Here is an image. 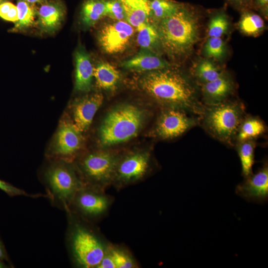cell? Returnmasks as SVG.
Instances as JSON below:
<instances>
[{
  "label": "cell",
  "instance_id": "1",
  "mask_svg": "<svg viewBox=\"0 0 268 268\" xmlns=\"http://www.w3.org/2000/svg\"><path fill=\"white\" fill-rule=\"evenodd\" d=\"M141 85L154 99L170 107L185 110L199 118L204 109L191 82L168 68L150 71L142 77Z\"/></svg>",
  "mask_w": 268,
  "mask_h": 268
},
{
  "label": "cell",
  "instance_id": "2",
  "mask_svg": "<svg viewBox=\"0 0 268 268\" xmlns=\"http://www.w3.org/2000/svg\"><path fill=\"white\" fill-rule=\"evenodd\" d=\"M66 243L71 261L80 268H97L110 243L93 223L67 211Z\"/></svg>",
  "mask_w": 268,
  "mask_h": 268
},
{
  "label": "cell",
  "instance_id": "3",
  "mask_svg": "<svg viewBox=\"0 0 268 268\" xmlns=\"http://www.w3.org/2000/svg\"><path fill=\"white\" fill-rule=\"evenodd\" d=\"M157 30L162 47L174 55L190 52L199 39L197 15L193 8L183 4L173 14L160 20Z\"/></svg>",
  "mask_w": 268,
  "mask_h": 268
},
{
  "label": "cell",
  "instance_id": "4",
  "mask_svg": "<svg viewBox=\"0 0 268 268\" xmlns=\"http://www.w3.org/2000/svg\"><path fill=\"white\" fill-rule=\"evenodd\" d=\"M245 117L243 103L238 101L226 100L216 105L205 106L200 117L199 124L214 138L233 146Z\"/></svg>",
  "mask_w": 268,
  "mask_h": 268
},
{
  "label": "cell",
  "instance_id": "5",
  "mask_svg": "<svg viewBox=\"0 0 268 268\" xmlns=\"http://www.w3.org/2000/svg\"><path fill=\"white\" fill-rule=\"evenodd\" d=\"M144 120V113L132 104L119 105L104 118L99 131L100 143L104 146L124 142L134 137Z\"/></svg>",
  "mask_w": 268,
  "mask_h": 268
},
{
  "label": "cell",
  "instance_id": "6",
  "mask_svg": "<svg viewBox=\"0 0 268 268\" xmlns=\"http://www.w3.org/2000/svg\"><path fill=\"white\" fill-rule=\"evenodd\" d=\"M48 198L55 206L67 211L78 190L85 185L73 166L66 161L51 164L44 173Z\"/></svg>",
  "mask_w": 268,
  "mask_h": 268
},
{
  "label": "cell",
  "instance_id": "7",
  "mask_svg": "<svg viewBox=\"0 0 268 268\" xmlns=\"http://www.w3.org/2000/svg\"><path fill=\"white\" fill-rule=\"evenodd\" d=\"M119 158L108 151L85 156L79 163V175L85 185L105 191L112 185Z\"/></svg>",
  "mask_w": 268,
  "mask_h": 268
},
{
  "label": "cell",
  "instance_id": "8",
  "mask_svg": "<svg viewBox=\"0 0 268 268\" xmlns=\"http://www.w3.org/2000/svg\"><path fill=\"white\" fill-rule=\"evenodd\" d=\"M114 198L96 188L84 185L75 194L67 211L94 223L107 214Z\"/></svg>",
  "mask_w": 268,
  "mask_h": 268
},
{
  "label": "cell",
  "instance_id": "9",
  "mask_svg": "<svg viewBox=\"0 0 268 268\" xmlns=\"http://www.w3.org/2000/svg\"><path fill=\"white\" fill-rule=\"evenodd\" d=\"M151 167L150 154L145 152L129 154L119 158L112 183L117 191L142 180Z\"/></svg>",
  "mask_w": 268,
  "mask_h": 268
},
{
  "label": "cell",
  "instance_id": "10",
  "mask_svg": "<svg viewBox=\"0 0 268 268\" xmlns=\"http://www.w3.org/2000/svg\"><path fill=\"white\" fill-rule=\"evenodd\" d=\"M200 123V118L188 112L170 107L160 115L155 127L156 134L162 139L178 137Z\"/></svg>",
  "mask_w": 268,
  "mask_h": 268
},
{
  "label": "cell",
  "instance_id": "11",
  "mask_svg": "<svg viewBox=\"0 0 268 268\" xmlns=\"http://www.w3.org/2000/svg\"><path fill=\"white\" fill-rule=\"evenodd\" d=\"M133 26L124 20L104 26L98 34V41L103 50L109 54L123 52L133 36Z\"/></svg>",
  "mask_w": 268,
  "mask_h": 268
},
{
  "label": "cell",
  "instance_id": "12",
  "mask_svg": "<svg viewBox=\"0 0 268 268\" xmlns=\"http://www.w3.org/2000/svg\"><path fill=\"white\" fill-rule=\"evenodd\" d=\"M235 193L246 201L262 204L268 199V164L265 161L255 174L245 178L235 188Z\"/></svg>",
  "mask_w": 268,
  "mask_h": 268
},
{
  "label": "cell",
  "instance_id": "13",
  "mask_svg": "<svg viewBox=\"0 0 268 268\" xmlns=\"http://www.w3.org/2000/svg\"><path fill=\"white\" fill-rule=\"evenodd\" d=\"M81 132L74 124L61 123L56 134L53 145L54 154L61 157L73 155L82 144Z\"/></svg>",
  "mask_w": 268,
  "mask_h": 268
},
{
  "label": "cell",
  "instance_id": "14",
  "mask_svg": "<svg viewBox=\"0 0 268 268\" xmlns=\"http://www.w3.org/2000/svg\"><path fill=\"white\" fill-rule=\"evenodd\" d=\"M37 8V17L41 29L52 33L61 26L66 14V7L61 0H46Z\"/></svg>",
  "mask_w": 268,
  "mask_h": 268
},
{
  "label": "cell",
  "instance_id": "15",
  "mask_svg": "<svg viewBox=\"0 0 268 268\" xmlns=\"http://www.w3.org/2000/svg\"><path fill=\"white\" fill-rule=\"evenodd\" d=\"M103 101V95L96 93L84 97L74 103L73 124L81 132L88 128Z\"/></svg>",
  "mask_w": 268,
  "mask_h": 268
},
{
  "label": "cell",
  "instance_id": "16",
  "mask_svg": "<svg viewBox=\"0 0 268 268\" xmlns=\"http://www.w3.org/2000/svg\"><path fill=\"white\" fill-rule=\"evenodd\" d=\"M234 84L230 78L223 73L212 81L203 84L202 101L205 106H211L223 102L232 93Z\"/></svg>",
  "mask_w": 268,
  "mask_h": 268
},
{
  "label": "cell",
  "instance_id": "17",
  "mask_svg": "<svg viewBox=\"0 0 268 268\" xmlns=\"http://www.w3.org/2000/svg\"><path fill=\"white\" fill-rule=\"evenodd\" d=\"M74 57L75 88L78 91L87 92L91 87L94 67L88 54L83 47L78 48Z\"/></svg>",
  "mask_w": 268,
  "mask_h": 268
},
{
  "label": "cell",
  "instance_id": "18",
  "mask_svg": "<svg viewBox=\"0 0 268 268\" xmlns=\"http://www.w3.org/2000/svg\"><path fill=\"white\" fill-rule=\"evenodd\" d=\"M122 66L134 71H154L168 68V64L149 50H143L132 58L124 61Z\"/></svg>",
  "mask_w": 268,
  "mask_h": 268
},
{
  "label": "cell",
  "instance_id": "19",
  "mask_svg": "<svg viewBox=\"0 0 268 268\" xmlns=\"http://www.w3.org/2000/svg\"><path fill=\"white\" fill-rule=\"evenodd\" d=\"M125 12V20L133 27L147 21L150 16V0H119Z\"/></svg>",
  "mask_w": 268,
  "mask_h": 268
},
{
  "label": "cell",
  "instance_id": "20",
  "mask_svg": "<svg viewBox=\"0 0 268 268\" xmlns=\"http://www.w3.org/2000/svg\"><path fill=\"white\" fill-rule=\"evenodd\" d=\"M93 77L99 88L109 90L117 85L120 74L114 66L108 63L102 62L94 67Z\"/></svg>",
  "mask_w": 268,
  "mask_h": 268
},
{
  "label": "cell",
  "instance_id": "21",
  "mask_svg": "<svg viewBox=\"0 0 268 268\" xmlns=\"http://www.w3.org/2000/svg\"><path fill=\"white\" fill-rule=\"evenodd\" d=\"M104 0H84L80 9V19L83 25L90 27L106 16Z\"/></svg>",
  "mask_w": 268,
  "mask_h": 268
},
{
  "label": "cell",
  "instance_id": "22",
  "mask_svg": "<svg viewBox=\"0 0 268 268\" xmlns=\"http://www.w3.org/2000/svg\"><path fill=\"white\" fill-rule=\"evenodd\" d=\"M266 132V126L263 121L255 117H246L242 122L236 137L238 142L254 140Z\"/></svg>",
  "mask_w": 268,
  "mask_h": 268
},
{
  "label": "cell",
  "instance_id": "23",
  "mask_svg": "<svg viewBox=\"0 0 268 268\" xmlns=\"http://www.w3.org/2000/svg\"><path fill=\"white\" fill-rule=\"evenodd\" d=\"M105 253L112 260L115 268H137L139 265L126 247L110 243Z\"/></svg>",
  "mask_w": 268,
  "mask_h": 268
},
{
  "label": "cell",
  "instance_id": "24",
  "mask_svg": "<svg viewBox=\"0 0 268 268\" xmlns=\"http://www.w3.org/2000/svg\"><path fill=\"white\" fill-rule=\"evenodd\" d=\"M16 6L18 20L10 30L12 32L21 31L31 27L37 17L36 5L30 4L24 0H18Z\"/></svg>",
  "mask_w": 268,
  "mask_h": 268
},
{
  "label": "cell",
  "instance_id": "25",
  "mask_svg": "<svg viewBox=\"0 0 268 268\" xmlns=\"http://www.w3.org/2000/svg\"><path fill=\"white\" fill-rule=\"evenodd\" d=\"M236 145L241 163L242 175L246 178L253 173L256 143L254 140H249L238 142Z\"/></svg>",
  "mask_w": 268,
  "mask_h": 268
},
{
  "label": "cell",
  "instance_id": "26",
  "mask_svg": "<svg viewBox=\"0 0 268 268\" xmlns=\"http://www.w3.org/2000/svg\"><path fill=\"white\" fill-rule=\"evenodd\" d=\"M136 28L137 30V43L143 50H149L160 42L157 28L147 21Z\"/></svg>",
  "mask_w": 268,
  "mask_h": 268
},
{
  "label": "cell",
  "instance_id": "27",
  "mask_svg": "<svg viewBox=\"0 0 268 268\" xmlns=\"http://www.w3.org/2000/svg\"><path fill=\"white\" fill-rule=\"evenodd\" d=\"M149 4L150 15L160 20L173 14L182 4L172 0H150Z\"/></svg>",
  "mask_w": 268,
  "mask_h": 268
},
{
  "label": "cell",
  "instance_id": "28",
  "mask_svg": "<svg viewBox=\"0 0 268 268\" xmlns=\"http://www.w3.org/2000/svg\"><path fill=\"white\" fill-rule=\"evenodd\" d=\"M264 26V21L262 18L251 12H244L239 23V27L242 32L252 36L261 33Z\"/></svg>",
  "mask_w": 268,
  "mask_h": 268
},
{
  "label": "cell",
  "instance_id": "29",
  "mask_svg": "<svg viewBox=\"0 0 268 268\" xmlns=\"http://www.w3.org/2000/svg\"><path fill=\"white\" fill-rule=\"evenodd\" d=\"M223 73L208 60H204L200 63L196 71L197 77L203 84L216 79Z\"/></svg>",
  "mask_w": 268,
  "mask_h": 268
},
{
  "label": "cell",
  "instance_id": "30",
  "mask_svg": "<svg viewBox=\"0 0 268 268\" xmlns=\"http://www.w3.org/2000/svg\"><path fill=\"white\" fill-rule=\"evenodd\" d=\"M229 26L228 18L224 12H219L210 19L208 34L210 37H221L226 33Z\"/></svg>",
  "mask_w": 268,
  "mask_h": 268
},
{
  "label": "cell",
  "instance_id": "31",
  "mask_svg": "<svg viewBox=\"0 0 268 268\" xmlns=\"http://www.w3.org/2000/svg\"><path fill=\"white\" fill-rule=\"evenodd\" d=\"M205 55L210 58L220 59L225 53V45L220 37H210L204 47Z\"/></svg>",
  "mask_w": 268,
  "mask_h": 268
},
{
  "label": "cell",
  "instance_id": "32",
  "mask_svg": "<svg viewBox=\"0 0 268 268\" xmlns=\"http://www.w3.org/2000/svg\"><path fill=\"white\" fill-rule=\"evenodd\" d=\"M104 1L106 16L116 21L125 19L124 10L119 0H104Z\"/></svg>",
  "mask_w": 268,
  "mask_h": 268
},
{
  "label": "cell",
  "instance_id": "33",
  "mask_svg": "<svg viewBox=\"0 0 268 268\" xmlns=\"http://www.w3.org/2000/svg\"><path fill=\"white\" fill-rule=\"evenodd\" d=\"M0 189L5 192L10 197L15 196H25L31 197L33 198H37L39 197H45L47 198L46 194H29L26 193L24 190L16 188L11 184L4 182L0 179Z\"/></svg>",
  "mask_w": 268,
  "mask_h": 268
},
{
  "label": "cell",
  "instance_id": "34",
  "mask_svg": "<svg viewBox=\"0 0 268 268\" xmlns=\"http://www.w3.org/2000/svg\"><path fill=\"white\" fill-rule=\"evenodd\" d=\"M0 17L2 19L16 23L18 20V11L16 5L7 1L0 4Z\"/></svg>",
  "mask_w": 268,
  "mask_h": 268
},
{
  "label": "cell",
  "instance_id": "35",
  "mask_svg": "<svg viewBox=\"0 0 268 268\" xmlns=\"http://www.w3.org/2000/svg\"><path fill=\"white\" fill-rule=\"evenodd\" d=\"M257 5L264 10L265 12L268 11V0H255Z\"/></svg>",
  "mask_w": 268,
  "mask_h": 268
},
{
  "label": "cell",
  "instance_id": "36",
  "mask_svg": "<svg viewBox=\"0 0 268 268\" xmlns=\"http://www.w3.org/2000/svg\"><path fill=\"white\" fill-rule=\"evenodd\" d=\"M6 259V254L2 244L0 240V260L1 261Z\"/></svg>",
  "mask_w": 268,
  "mask_h": 268
},
{
  "label": "cell",
  "instance_id": "37",
  "mask_svg": "<svg viewBox=\"0 0 268 268\" xmlns=\"http://www.w3.org/2000/svg\"><path fill=\"white\" fill-rule=\"evenodd\" d=\"M28 3L36 5L37 4H40L43 2L45 1L46 0H24Z\"/></svg>",
  "mask_w": 268,
  "mask_h": 268
},
{
  "label": "cell",
  "instance_id": "38",
  "mask_svg": "<svg viewBox=\"0 0 268 268\" xmlns=\"http://www.w3.org/2000/svg\"><path fill=\"white\" fill-rule=\"evenodd\" d=\"M230 1L239 5L243 4L247 2L248 0H228Z\"/></svg>",
  "mask_w": 268,
  "mask_h": 268
},
{
  "label": "cell",
  "instance_id": "39",
  "mask_svg": "<svg viewBox=\"0 0 268 268\" xmlns=\"http://www.w3.org/2000/svg\"><path fill=\"white\" fill-rule=\"evenodd\" d=\"M5 266L0 260V268H5Z\"/></svg>",
  "mask_w": 268,
  "mask_h": 268
},
{
  "label": "cell",
  "instance_id": "40",
  "mask_svg": "<svg viewBox=\"0 0 268 268\" xmlns=\"http://www.w3.org/2000/svg\"><path fill=\"white\" fill-rule=\"evenodd\" d=\"M9 0H0V4L1 3H2V2H5V1H8Z\"/></svg>",
  "mask_w": 268,
  "mask_h": 268
}]
</instances>
